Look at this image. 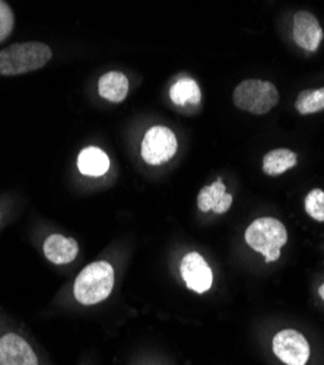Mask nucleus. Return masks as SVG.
I'll return each instance as SVG.
<instances>
[{"instance_id":"1","label":"nucleus","mask_w":324,"mask_h":365,"mask_svg":"<svg viewBox=\"0 0 324 365\" xmlns=\"http://www.w3.org/2000/svg\"><path fill=\"white\" fill-rule=\"evenodd\" d=\"M53 57L51 48L40 41L16 43L0 50V75L18 76L44 68Z\"/></svg>"},{"instance_id":"2","label":"nucleus","mask_w":324,"mask_h":365,"mask_svg":"<svg viewBox=\"0 0 324 365\" xmlns=\"http://www.w3.org/2000/svg\"><path fill=\"white\" fill-rule=\"evenodd\" d=\"M114 287V269L108 262H94L80 270L73 294L82 306H94L107 299Z\"/></svg>"},{"instance_id":"3","label":"nucleus","mask_w":324,"mask_h":365,"mask_svg":"<svg viewBox=\"0 0 324 365\" xmlns=\"http://www.w3.org/2000/svg\"><path fill=\"white\" fill-rule=\"evenodd\" d=\"M288 232L285 225L275 218H258L246 231V242L268 263L281 257V249L286 245Z\"/></svg>"},{"instance_id":"4","label":"nucleus","mask_w":324,"mask_h":365,"mask_svg":"<svg viewBox=\"0 0 324 365\" xmlns=\"http://www.w3.org/2000/svg\"><path fill=\"white\" fill-rule=\"evenodd\" d=\"M232 101L243 111L261 115L279 104V93L272 82L247 79L234 89Z\"/></svg>"},{"instance_id":"5","label":"nucleus","mask_w":324,"mask_h":365,"mask_svg":"<svg viewBox=\"0 0 324 365\" xmlns=\"http://www.w3.org/2000/svg\"><path fill=\"white\" fill-rule=\"evenodd\" d=\"M175 133L165 126H154L142 140V158L150 165H162L177 154Z\"/></svg>"},{"instance_id":"6","label":"nucleus","mask_w":324,"mask_h":365,"mask_svg":"<svg viewBox=\"0 0 324 365\" xmlns=\"http://www.w3.org/2000/svg\"><path fill=\"white\" fill-rule=\"evenodd\" d=\"M273 352L286 365H305L310 359V344L303 333L285 329L275 334Z\"/></svg>"},{"instance_id":"7","label":"nucleus","mask_w":324,"mask_h":365,"mask_svg":"<svg viewBox=\"0 0 324 365\" xmlns=\"http://www.w3.org/2000/svg\"><path fill=\"white\" fill-rule=\"evenodd\" d=\"M180 272L186 287L197 294L208 292L214 282V275L209 264L202 257V255L192 252L183 257Z\"/></svg>"},{"instance_id":"8","label":"nucleus","mask_w":324,"mask_h":365,"mask_svg":"<svg viewBox=\"0 0 324 365\" xmlns=\"http://www.w3.org/2000/svg\"><path fill=\"white\" fill-rule=\"evenodd\" d=\"M0 365H38V358L19 334L6 333L0 338Z\"/></svg>"},{"instance_id":"9","label":"nucleus","mask_w":324,"mask_h":365,"mask_svg":"<svg viewBox=\"0 0 324 365\" xmlns=\"http://www.w3.org/2000/svg\"><path fill=\"white\" fill-rule=\"evenodd\" d=\"M292 37L301 48L315 51L323 40V29L313 14L300 11L292 19Z\"/></svg>"},{"instance_id":"10","label":"nucleus","mask_w":324,"mask_h":365,"mask_svg":"<svg viewBox=\"0 0 324 365\" xmlns=\"http://www.w3.org/2000/svg\"><path fill=\"white\" fill-rule=\"evenodd\" d=\"M44 256L54 264H66L76 259L79 246L76 240L62 234H51L46 238L43 246Z\"/></svg>"},{"instance_id":"11","label":"nucleus","mask_w":324,"mask_h":365,"mask_svg":"<svg viewBox=\"0 0 324 365\" xmlns=\"http://www.w3.org/2000/svg\"><path fill=\"white\" fill-rule=\"evenodd\" d=\"M232 205V195L226 193L224 181L218 178L214 185L204 186L197 196V207L202 212L214 210L216 215H222Z\"/></svg>"},{"instance_id":"12","label":"nucleus","mask_w":324,"mask_h":365,"mask_svg":"<svg viewBox=\"0 0 324 365\" xmlns=\"http://www.w3.org/2000/svg\"><path fill=\"white\" fill-rule=\"evenodd\" d=\"M78 168L80 174L88 177H101L110 168V158L97 146H88L80 150L78 157Z\"/></svg>"},{"instance_id":"13","label":"nucleus","mask_w":324,"mask_h":365,"mask_svg":"<svg viewBox=\"0 0 324 365\" xmlns=\"http://www.w3.org/2000/svg\"><path fill=\"white\" fill-rule=\"evenodd\" d=\"M98 93L110 103H122L129 94V79L122 72H107L100 78Z\"/></svg>"},{"instance_id":"14","label":"nucleus","mask_w":324,"mask_h":365,"mask_svg":"<svg viewBox=\"0 0 324 365\" xmlns=\"http://www.w3.org/2000/svg\"><path fill=\"white\" fill-rule=\"evenodd\" d=\"M169 97L177 107H194L202 100L200 86L192 78H182L171 86Z\"/></svg>"},{"instance_id":"15","label":"nucleus","mask_w":324,"mask_h":365,"mask_svg":"<svg viewBox=\"0 0 324 365\" xmlns=\"http://www.w3.org/2000/svg\"><path fill=\"white\" fill-rule=\"evenodd\" d=\"M298 157L291 149L279 148L268 152L263 158V171L268 175H281L297 165Z\"/></svg>"},{"instance_id":"16","label":"nucleus","mask_w":324,"mask_h":365,"mask_svg":"<svg viewBox=\"0 0 324 365\" xmlns=\"http://www.w3.org/2000/svg\"><path fill=\"white\" fill-rule=\"evenodd\" d=\"M296 108L300 114H314L324 110V86L317 89H305L298 94Z\"/></svg>"},{"instance_id":"17","label":"nucleus","mask_w":324,"mask_h":365,"mask_svg":"<svg viewBox=\"0 0 324 365\" xmlns=\"http://www.w3.org/2000/svg\"><path fill=\"white\" fill-rule=\"evenodd\" d=\"M305 212L313 220L324 222V192L321 189H313L307 195Z\"/></svg>"},{"instance_id":"18","label":"nucleus","mask_w":324,"mask_h":365,"mask_svg":"<svg viewBox=\"0 0 324 365\" xmlns=\"http://www.w3.org/2000/svg\"><path fill=\"white\" fill-rule=\"evenodd\" d=\"M15 26V15L12 8L5 2L0 0V43H4L14 31Z\"/></svg>"},{"instance_id":"19","label":"nucleus","mask_w":324,"mask_h":365,"mask_svg":"<svg viewBox=\"0 0 324 365\" xmlns=\"http://www.w3.org/2000/svg\"><path fill=\"white\" fill-rule=\"evenodd\" d=\"M318 294H320V297L324 299V284L318 288Z\"/></svg>"}]
</instances>
